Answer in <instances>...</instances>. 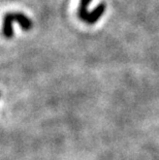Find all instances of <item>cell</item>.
I'll list each match as a JSON object with an SVG mask.
<instances>
[{
  "mask_svg": "<svg viewBox=\"0 0 159 160\" xmlns=\"http://www.w3.org/2000/svg\"><path fill=\"white\" fill-rule=\"evenodd\" d=\"M104 9H106V5H104L103 3H101V4L98 6L97 8L94 9L92 12H87L86 15L82 17L81 19L84 20V21L88 24H94L101 16H102Z\"/></svg>",
  "mask_w": 159,
  "mask_h": 160,
  "instance_id": "cell-1",
  "label": "cell"
}]
</instances>
